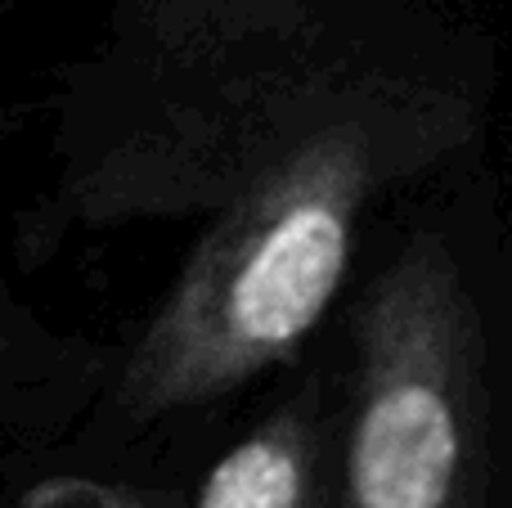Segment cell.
Here are the masks:
<instances>
[{
    "mask_svg": "<svg viewBox=\"0 0 512 508\" xmlns=\"http://www.w3.org/2000/svg\"><path fill=\"white\" fill-rule=\"evenodd\" d=\"M194 508H333L315 405L292 396L243 432L207 468Z\"/></svg>",
    "mask_w": 512,
    "mask_h": 508,
    "instance_id": "3",
    "label": "cell"
},
{
    "mask_svg": "<svg viewBox=\"0 0 512 508\" xmlns=\"http://www.w3.org/2000/svg\"><path fill=\"white\" fill-rule=\"evenodd\" d=\"M0 508H158L149 491L126 482H104V477H45L32 491H23L18 500Z\"/></svg>",
    "mask_w": 512,
    "mask_h": 508,
    "instance_id": "4",
    "label": "cell"
},
{
    "mask_svg": "<svg viewBox=\"0 0 512 508\" xmlns=\"http://www.w3.org/2000/svg\"><path fill=\"white\" fill-rule=\"evenodd\" d=\"M486 117L490 72L418 0H131L81 86L63 207L198 234L117 410L171 419L288 365L364 216L459 162Z\"/></svg>",
    "mask_w": 512,
    "mask_h": 508,
    "instance_id": "1",
    "label": "cell"
},
{
    "mask_svg": "<svg viewBox=\"0 0 512 508\" xmlns=\"http://www.w3.org/2000/svg\"><path fill=\"white\" fill-rule=\"evenodd\" d=\"M486 338L454 252L409 239L355 311L342 508H486Z\"/></svg>",
    "mask_w": 512,
    "mask_h": 508,
    "instance_id": "2",
    "label": "cell"
}]
</instances>
